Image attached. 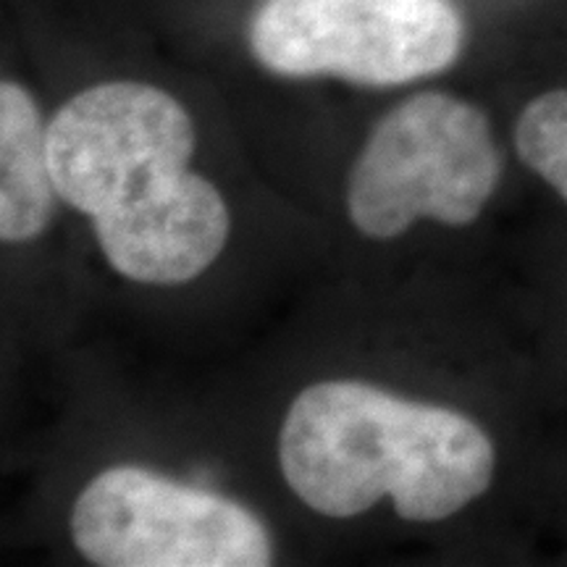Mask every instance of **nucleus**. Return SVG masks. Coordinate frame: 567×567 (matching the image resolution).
I'll return each instance as SVG.
<instances>
[{"label": "nucleus", "mask_w": 567, "mask_h": 567, "mask_svg": "<svg viewBox=\"0 0 567 567\" xmlns=\"http://www.w3.org/2000/svg\"><path fill=\"white\" fill-rule=\"evenodd\" d=\"M59 197L92 218L118 274L142 284L200 276L229 237V208L189 172L195 126L168 92L105 82L74 95L48 124Z\"/></svg>", "instance_id": "nucleus-1"}, {"label": "nucleus", "mask_w": 567, "mask_h": 567, "mask_svg": "<svg viewBox=\"0 0 567 567\" xmlns=\"http://www.w3.org/2000/svg\"><path fill=\"white\" fill-rule=\"evenodd\" d=\"M281 473L316 513L352 517L392 496L396 515L460 513L494 478V444L455 410L400 400L360 381L297 394L281 425Z\"/></svg>", "instance_id": "nucleus-2"}, {"label": "nucleus", "mask_w": 567, "mask_h": 567, "mask_svg": "<svg viewBox=\"0 0 567 567\" xmlns=\"http://www.w3.org/2000/svg\"><path fill=\"white\" fill-rule=\"evenodd\" d=\"M502 176L486 113L446 92H421L389 111L347 184V210L365 237L392 239L417 218L476 221Z\"/></svg>", "instance_id": "nucleus-3"}, {"label": "nucleus", "mask_w": 567, "mask_h": 567, "mask_svg": "<svg viewBox=\"0 0 567 567\" xmlns=\"http://www.w3.org/2000/svg\"><path fill=\"white\" fill-rule=\"evenodd\" d=\"M250 45L276 74L386 87L452 66L463 19L452 0H264Z\"/></svg>", "instance_id": "nucleus-4"}, {"label": "nucleus", "mask_w": 567, "mask_h": 567, "mask_svg": "<svg viewBox=\"0 0 567 567\" xmlns=\"http://www.w3.org/2000/svg\"><path fill=\"white\" fill-rule=\"evenodd\" d=\"M71 536L103 567H264L271 536L250 509L142 467H111L84 486Z\"/></svg>", "instance_id": "nucleus-5"}, {"label": "nucleus", "mask_w": 567, "mask_h": 567, "mask_svg": "<svg viewBox=\"0 0 567 567\" xmlns=\"http://www.w3.org/2000/svg\"><path fill=\"white\" fill-rule=\"evenodd\" d=\"M59 197L42 124L32 95L17 82L0 84V237L30 243L45 229Z\"/></svg>", "instance_id": "nucleus-6"}, {"label": "nucleus", "mask_w": 567, "mask_h": 567, "mask_svg": "<svg viewBox=\"0 0 567 567\" xmlns=\"http://www.w3.org/2000/svg\"><path fill=\"white\" fill-rule=\"evenodd\" d=\"M515 147L530 172L567 203V90L544 92L523 109Z\"/></svg>", "instance_id": "nucleus-7"}]
</instances>
